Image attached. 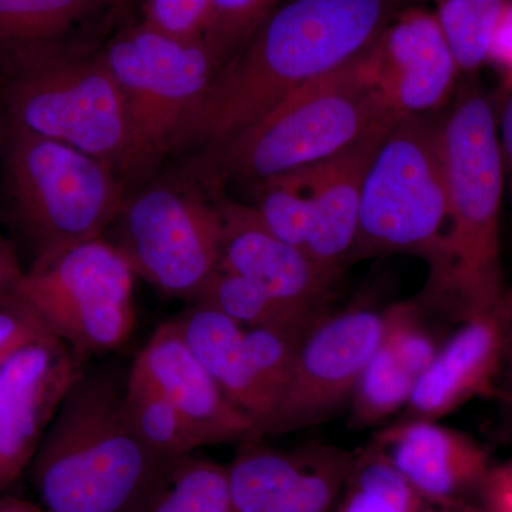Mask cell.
I'll list each match as a JSON object with an SVG mask.
<instances>
[{
    "label": "cell",
    "mask_w": 512,
    "mask_h": 512,
    "mask_svg": "<svg viewBox=\"0 0 512 512\" xmlns=\"http://www.w3.org/2000/svg\"><path fill=\"white\" fill-rule=\"evenodd\" d=\"M0 512H47L42 504H35L32 501L22 498L6 497L0 500Z\"/></svg>",
    "instance_id": "obj_36"
},
{
    "label": "cell",
    "mask_w": 512,
    "mask_h": 512,
    "mask_svg": "<svg viewBox=\"0 0 512 512\" xmlns=\"http://www.w3.org/2000/svg\"><path fill=\"white\" fill-rule=\"evenodd\" d=\"M416 383V377L380 342L350 400V426L365 429L392 416L409 404Z\"/></svg>",
    "instance_id": "obj_26"
},
{
    "label": "cell",
    "mask_w": 512,
    "mask_h": 512,
    "mask_svg": "<svg viewBox=\"0 0 512 512\" xmlns=\"http://www.w3.org/2000/svg\"><path fill=\"white\" fill-rule=\"evenodd\" d=\"M25 271L12 247L0 237V306L19 302V286Z\"/></svg>",
    "instance_id": "obj_35"
},
{
    "label": "cell",
    "mask_w": 512,
    "mask_h": 512,
    "mask_svg": "<svg viewBox=\"0 0 512 512\" xmlns=\"http://www.w3.org/2000/svg\"><path fill=\"white\" fill-rule=\"evenodd\" d=\"M5 116H3L2 103H0V146H2L3 134H5Z\"/></svg>",
    "instance_id": "obj_38"
},
{
    "label": "cell",
    "mask_w": 512,
    "mask_h": 512,
    "mask_svg": "<svg viewBox=\"0 0 512 512\" xmlns=\"http://www.w3.org/2000/svg\"><path fill=\"white\" fill-rule=\"evenodd\" d=\"M448 197L441 124L400 117L367 168L348 262L409 254L426 259L431 286L446 266Z\"/></svg>",
    "instance_id": "obj_7"
},
{
    "label": "cell",
    "mask_w": 512,
    "mask_h": 512,
    "mask_svg": "<svg viewBox=\"0 0 512 512\" xmlns=\"http://www.w3.org/2000/svg\"><path fill=\"white\" fill-rule=\"evenodd\" d=\"M511 338L512 286H508L493 308L466 319L417 380L407 404L412 420L440 419L487 389Z\"/></svg>",
    "instance_id": "obj_17"
},
{
    "label": "cell",
    "mask_w": 512,
    "mask_h": 512,
    "mask_svg": "<svg viewBox=\"0 0 512 512\" xmlns=\"http://www.w3.org/2000/svg\"><path fill=\"white\" fill-rule=\"evenodd\" d=\"M130 375L146 380L190 421L205 447L258 440L255 421L238 409L201 365L174 320L161 323L140 350Z\"/></svg>",
    "instance_id": "obj_16"
},
{
    "label": "cell",
    "mask_w": 512,
    "mask_h": 512,
    "mask_svg": "<svg viewBox=\"0 0 512 512\" xmlns=\"http://www.w3.org/2000/svg\"><path fill=\"white\" fill-rule=\"evenodd\" d=\"M192 303L208 306L244 329H276L305 336L318 322L295 315L248 279L220 268L205 282Z\"/></svg>",
    "instance_id": "obj_22"
},
{
    "label": "cell",
    "mask_w": 512,
    "mask_h": 512,
    "mask_svg": "<svg viewBox=\"0 0 512 512\" xmlns=\"http://www.w3.org/2000/svg\"><path fill=\"white\" fill-rule=\"evenodd\" d=\"M396 3L404 2V0H394ZM416 2H426V0H416ZM431 2H434V0H431Z\"/></svg>",
    "instance_id": "obj_39"
},
{
    "label": "cell",
    "mask_w": 512,
    "mask_h": 512,
    "mask_svg": "<svg viewBox=\"0 0 512 512\" xmlns=\"http://www.w3.org/2000/svg\"><path fill=\"white\" fill-rule=\"evenodd\" d=\"M100 57L126 101L140 173L174 147L221 64L204 39H181L146 22L119 33Z\"/></svg>",
    "instance_id": "obj_8"
},
{
    "label": "cell",
    "mask_w": 512,
    "mask_h": 512,
    "mask_svg": "<svg viewBox=\"0 0 512 512\" xmlns=\"http://www.w3.org/2000/svg\"><path fill=\"white\" fill-rule=\"evenodd\" d=\"M376 447L430 504L457 507L480 493L493 464L478 441L430 420H410L387 431Z\"/></svg>",
    "instance_id": "obj_18"
},
{
    "label": "cell",
    "mask_w": 512,
    "mask_h": 512,
    "mask_svg": "<svg viewBox=\"0 0 512 512\" xmlns=\"http://www.w3.org/2000/svg\"><path fill=\"white\" fill-rule=\"evenodd\" d=\"M104 0H0V52L60 43Z\"/></svg>",
    "instance_id": "obj_23"
},
{
    "label": "cell",
    "mask_w": 512,
    "mask_h": 512,
    "mask_svg": "<svg viewBox=\"0 0 512 512\" xmlns=\"http://www.w3.org/2000/svg\"><path fill=\"white\" fill-rule=\"evenodd\" d=\"M281 3L282 0H211L204 40L221 66Z\"/></svg>",
    "instance_id": "obj_30"
},
{
    "label": "cell",
    "mask_w": 512,
    "mask_h": 512,
    "mask_svg": "<svg viewBox=\"0 0 512 512\" xmlns=\"http://www.w3.org/2000/svg\"><path fill=\"white\" fill-rule=\"evenodd\" d=\"M134 274L104 237L36 259L19 301L77 355L121 348L136 325Z\"/></svg>",
    "instance_id": "obj_9"
},
{
    "label": "cell",
    "mask_w": 512,
    "mask_h": 512,
    "mask_svg": "<svg viewBox=\"0 0 512 512\" xmlns=\"http://www.w3.org/2000/svg\"><path fill=\"white\" fill-rule=\"evenodd\" d=\"M113 242L134 274L168 295L194 299L220 265L222 215L195 188L156 184L128 197Z\"/></svg>",
    "instance_id": "obj_10"
},
{
    "label": "cell",
    "mask_w": 512,
    "mask_h": 512,
    "mask_svg": "<svg viewBox=\"0 0 512 512\" xmlns=\"http://www.w3.org/2000/svg\"><path fill=\"white\" fill-rule=\"evenodd\" d=\"M400 117L384 120L338 156L311 165L312 220L305 252L333 281L355 244L367 168Z\"/></svg>",
    "instance_id": "obj_19"
},
{
    "label": "cell",
    "mask_w": 512,
    "mask_h": 512,
    "mask_svg": "<svg viewBox=\"0 0 512 512\" xmlns=\"http://www.w3.org/2000/svg\"><path fill=\"white\" fill-rule=\"evenodd\" d=\"M302 339L303 336L282 330L245 329V356L251 375L268 407L266 420L274 413L288 386Z\"/></svg>",
    "instance_id": "obj_29"
},
{
    "label": "cell",
    "mask_w": 512,
    "mask_h": 512,
    "mask_svg": "<svg viewBox=\"0 0 512 512\" xmlns=\"http://www.w3.org/2000/svg\"><path fill=\"white\" fill-rule=\"evenodd\" d=\"M128 426L158 456L178 460L205 447L190 421L146 380L128 373L123 393Z\"/></svg>",
    "instance_id": "obj_21"
},
{
    "label": "cell",
    "mask_w": 512,
    "mask_h": 512,
    "mask_svg": "<svg viewBox=\"0 0 512 512\" xmlns=\"http://www.w3.org/2000/svg\"><path fill=\"white\" fill-rule=\"evenodd\" d=\"M143 22L181 39H204L211 0H140Z\"/></svg>",
    "instance_id": "obj_32"
},
{
    "label": "cell",
    "mask_w": 512,
    "mask_h": 512,
    "mask_svg": "<svg viewBox=\"0 0 512 512\" xmlns=\"http://www.w3.org/2000/svg\"><path fill=\"white\" fill-rule=\"evenodd\" d=\"M82 356L47 330L0 367V490L19 480L83 375Z\"/></svg>",
    "instance_id": "obj_12"
},
{
    "label": "cell",
    "mask_w": 512,
    "mask_h": 512,
    "mask_svg": "<svg viewBox=\"0 0 512 512\" xmlns=\"http://www.w3.org/2000/svg\"><path fill=\"white\" fill-rule=\"evenodd\" d=\"M228 468L231 512H329L357 457L338 447L278 451L244 441Z\"/></svg>",
    "instance_id": "obj_13"
},
{
    "label": "cell",
    "mask_w": 512,
    "mask_h": 512,
    "mask_svg": "<svg viewBox=\"0 0 512 512\" xmlns=\"http://www.w3.org/2000/svg\"><path fill=\"white\" fill-rule=\"evenodd\" d=\"M382 342L417 380L440 350L429 330L421 325L413 303H399L384 312Z\"/></svg>",
    "instance_id": "obj_31"
},
{
    "label": "cell",
    "mask_w": 512,
    "mask_h": 512,
    "mask_svg": "<svg viewBox=\"0 0 512 512\" xmlns=\"http://www.w3.org/2000/svg\"><path fill=\"white\" fill-rule=\"evenodd\" d=\"M512 0H434L436 18L460 73H476L487 63L491 37Z\"/></svg>",
    "instance_id": "obj_27"
},
{
    "label": "cell",
    "mask_w": 512,
    "mask_h": 512,
    "mask_svg": "<svg viewBox=\"0 0 512 512\" xmlns=\"http://www.w3.org/2000/svg\"><path fill=\"white\" fill-rule=\"evenodd\" d=\"M340 512H427L429 501L377 448L357 457Z\"/></svg>",
    "instance_id": "obj_25"
},
{
    "label": "cell",
    "mask_w": 512,
    "mask_h": 512,
    "mask_svg": "<svg viewBox=\"0 0 512 512\" xmlns=\"http://www.w3.org/2000/svg\"><path fill=\"white\" fill-rule=\"evenodd\" d=\"M173 320L188 348L222 392L255 421L258 434L268 417V407L249 370L245 329L222 313L197 303Z\"/></svg>",
    "instance_id": "obj_20"
},
{
    "label": "cell",
    "mask_w": 512,
    "mask_h": 512,
    "mask_svg": "<svg viewBox=\"0 0 512 512\" xmlns=\"http://www.w3.org/2000/svg\"><path fill=\"white\" fill-rule=\"evenodd\" d=\"M254 205L259 220L276 238L305 251L312 220L311 167L269 178Z\"/></svg>",
    "instance_id": "obj_28"
},
{
    "label": "cell",
    "mask_w": 512,
    "mask_h": 512,
    "mask_svg": "<svg viewBox=\"0 0 512 512\" xmlns=\"http://www.w3.org/2000/svg\"><path fill=\"white\" fill-rule=\"evenodd\" d=\"M141 512H231L227 466L180 458Z\"/></svg>",
    "instance_id": "obj_24"
},
{
    "label": "cell",
    "mask_w": 512,
    "mask_h": 512,
    "mask_svg": "<svg viewBox=\"0 0 512 512\" xmlns=\"http://www.w3.org/2000/svg\"><path fill=\"white\" fill-rule=\"evenodd\" d=\"M376 80L402 116H426L443 106L460 69L436 13L410 8L390 19L373 45Z\"/></svg>",
    "instance_id": "obj_15"
},
{
    "label": "cell",
    "mask_w": 512,
    "mask_h": 512,
    "mask_svg": "<svg viewBox=\"0 0 512 512\" xmlns=\"http://www.w3.org/2000/svg\"><path fill=\"white\" fill-rule=\"evenodd\" d=\"M501 154H503L504 168L511 174L512 181V123L501 128L498 133Z\"/></svg>",
    "instance_id": "obj_37"
},
{
    "label": "cell",
    "mask_w": 512,
    "mask_h": 512,
    "mask_svg": "<svg viewBox=\"0 0 512 512\" xmlns=\"http://www.w3.org/2000/svg\"><path fill=\"white\" fill-rule=\"evenodd\" d=\"M384 313L353 308L319 319L303 336L291 379L258 439L316 426L352 400L363 369L379 348Z\"/></svg>",
    "instance_id": "obj_11"
},
{
    "label": "cell",
    "mask_w": 512,
    "mask_h": 512,
    "mask_svg": "<svg viewBox=\"0 0 512 512\" xmlns=\"http://www.w3.org/2000/svg\"><path fill=\"white\" fill-rule=\"evenodd\" d=\"M487 63L500 74L501 96L512 90V2L508 3L491 37Z\"/></svg>",
    "instance_id": "obj_34"
},
{
    "label": "cell",
    "mask_w": 512,
    "mask_h": 512,
    "mask_svg": "<svg viewBox=\"0 0 512 512\" xmlns=\"http://www.w3.org/2000/svg\"><path fill=\"white\" fill-rule=\"evenodd\" d=\"M394 0H286L222 63L174 147H220L305 84L369 49Z\"/></svg>",
    "instance_id": "obj_1"
},
{
    "label": "cell",
    "mask_w": 512,
    "mask_h": 512,
    "mask_svg": "<svg viewBox=\"0 0 512 512\" xmlns=\"http://www.w3.org/2000/svg\"><path fill=\"white\" fill-rule=\"evenodd\" d=\"M123 393L101 375L73 384L30 463L47 512H141L163 483L177 460L138 439Z\"/></svg>",
    "instance_id": "obj_2"
},
{
    "label": "cell",
    "mask_w": 512,
    "mask_h": 512,
    "mask_svg": "<svg viewBox=\"0 0 512 512\" xmlns=\"http://www.w3.org/2000/svg\"><path fill=\"white\" fill-rule=\"evenodd\" d=\"M446 168V266L431 286L456 305L464 320L493 308L505 286L501 259L504 161L495 101L477 83L458 93L441 123Z\"/></svg>",
    "instance_id": "obj_3"
},
{
    "label": "cell",
    "mask_w": 512,
    "mask_h": 512,
    "mask_svg": "<svg viewBox=\"0 0 512 512\" xmlns=\"http://www.w3.org/2000/svg\"><path fill=\"white\" fill-rule=\"evenodd\" d=\"M47 330L42 320L22 302L0 306V367Z\"/></svg>",
    "instance_id": "obj_33"
},
{
    "label": "cell",
    "mask_w": 512,
    "mask_h": 512,
    "mask_svg": "<svg viewBox=\"0 0 512 512\" xmlns=\"http://www.w3.org/2000/svg\"><path fill=\"white\" fill-rule=\"evenodd\" d=\"M222 215L220 265L261 288L285 309L311 322L323 318L333 279L301 248L265 228L254 207L218 198Z\"/></svg>",
    "instance_id": "obj_14"
},
{
    "label": "cell",
    "mask_w": 512,
    "mask_h": 512,
    "mask_svg": "<svg viewBox=\"0 0 512 512\" xmlns=\"http://www.w3.org/2000/svg\"><path fill=\"white\" fill-rule=\"evenodd\" d=\"M373 45L222 144V174L261 184L338 156L377 124L402 116L377 84Z\"/></svg>",
    "instance_id": "obj_5"
},
{
    "label": "cell",
    "mask_w": 512,
    "mask_h": 512,
    "mask_svg": "<svg viewBox=\"0 0 512 512\" xmlns=\"http://www.w3.org/2000/svg\"><path fill=\"white\" fill-rule=\"evenodd\" d=\"M0 103L9 126L137 174L126 101L100 56H76L60 43L0 52Z\"/></svg>",
    "instance_id": "obj_4"
},
{
    "label": "cell",
    "mask_w": 512,
    "mask_h": 512,
    "mask_svg": "<svg viewBox=\"0 0 512 512\" xmlns=\"http://www.w3.org/2000/svg\"><path fill=\"white\" fill-rule=\"evenodd\" d=\"M0 195L35 261L103 237L127 200L110 164L9 124L0 146Z\"/></svg>",
    "instance_id": "obj_6"
}]
</instances>
